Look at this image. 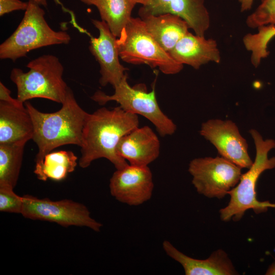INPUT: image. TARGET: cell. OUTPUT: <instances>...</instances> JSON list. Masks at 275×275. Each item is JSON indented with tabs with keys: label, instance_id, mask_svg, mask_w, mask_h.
<instances>
[{
	"label": "cell",
	"instance_id": "6da1fadb",
	"mask_svg": "<svg viewBox=\"0 0 275 275\" xmlns=\"http://www.w3.org/2000/svg\"><path fill=\"white\" fill-rule=\"evenodd\" d=\"M139 125L138 115L119 105L112 109L103 107L88 113L82 131L79 166L88 168L94 160L101 158L108 160L116 169L128 165L117 153V146L123 136Z\"/></svg>",
	"mask_w": 275,
	"mask_h": 275
},
{
	"label": "cell",
	"instance_id": "7a4b0ae2",
	"mask_svg": "<svg viewBox=\"0 0 275 275\" xmlns=\"http://www.w3.org/2000/svg\"><path fill=\"white\" fill-rule=\"evenodd\" d=\"M34 125L33 140L38 147L36 161L54 149L66 145L80 147L82 128L88 114L78 104L69 87L61 108L53 113H44L30 102H24Z\"/></svg>",
	"mask_w": 275,
	"mask_h": 275
},
{
	"label": "cell",
	"instance_id": "3957f363",
	"mask_svg": "<svg viewBox=\"0 0 275 275\" xmlns=\"http://www.w3.org/2000/svg\"><path fill=\"white\" fill-rule=\"evenodd\" d=\"M255 145L256 157L249 170L242 174L238 183L228 194L230 199L228 205L219 210L221 219L224 222L241 219L246 210L253 209L257 214L265 212L268 208H275V204L259 201L257 198L256 185L261 174L275 168V157L269 158L268 153L275 148V141L264 140L256 130L249 131Z\"/></svg>",
	"mask_w": 275,
	"mask_h": 275
},
{
	"label": "cell",
	"instance_id": "277c9868",
	"mask_svg": "<svg viewBox=\"0 0 275 275\" xmlns=\"http://www.w3.org/2000/svg\"><path fill=\"white\" fill-rule=\"evenodd\" d=\"M29 70L18 68L11 71L10 78L17 87V99L24 103L30 99L41 98L62 103L69 87L64 80V67L52 54H43L29 62Z\"/></svg>",
	"mask_w": 275,
	"mask_h": 275
},
{
	"label": "cell",
	"instance_id": "5b68a950",
	"mask_svg": "<svg viewBox=\"0 0 275 275\" xmlns=\"http://www.w3.org/2000/svg\"><path fill=\"white\" fill-rule=\"evenodd\" d=\"M45 14L40 4L34 0L28 1V7L17 29L0 45L1 60L15 62L34 49L70 42V35L66 31L52 29L45 19Z\"/></svg>",
	"mask_w": 275,
	"mask_h": 275
},
{
	"label": "cell",
	"instance_id": "8992f818",
	"mask_svg": "<svg viewBox=\"0 0 275 275\" xmlns=\"http://www.w3.org/2000/svg\"><path fill=\"white\" fill-rule=\"evenodd\" d=\"M120 58L128 64H146L165 74L180 72L183 65L175 61L154 40L140 18L132 17L117 39Z\"/></svg>",
	"mask_w": 275,
	"mask_h": 275
},
{
	"label": "cell",
	"instance_id": "52a82bcc",
	"mask_svg": "<svg viewBox=\"0 0 275 275\" xmlns=\"http://www.w3.org/2000/svg\"><path fill=\"white\" fill-rule=\"evenodd\" d=\"M114 88L115 92L113 95H108L98 90L91 98L101 105L109 101H115L124 110L142 115L155 126L160 136H165L174 133L176 125L159 107L154 86L149 92L145 86L140 85L131 87L127 82L126 74Z\"/></svg>",
	"mask_w": 275,
	"mask_h": 275
},
{
	"label": "cell",
	"instance_id": "ba28073f",
	"mask_svg": "<svg viewBox=\"0 0 275 275\" xmlns=\"http://www.w3.org/2000/svg\"><path fill=\"white\" fill-rule=\"evenodd\" d=\"M22 198L23 205L21 214L25 218L53 222L65 227H86L97 232L103 226L91 217L85 205L73 200L52 201L29 195L23 196Z\"/></svg>",
	"mask_w": 275,
	"mask_h": 275
},
{
	"label": "cell",
	"instance_id": "9c48e42d",
	"mask_svg": "<svg viewBox=\"0 0 275 275\" xmlns=\"http://www.w3.org/2000/svg\"><path fill=\"white\" fill-rule=\"evenodd\" d=\"M241 169L223 157H206L190 161L188 172L199 194L222 199L238 183Z\"/></svg>",
	"mask_w": 275,
	"mask_h": 275
},
{
	"label": "cell",
	"instance_id": "30bf717a",
	"mask_svg": "<svg viewBox=\"0 0 275 275\" xmlns=\"http://www.w3.org/2000/svg\"><path fill=\"white\" fill-rule=\"evenodd\" d=\"M200 133L215 146L222 157L241 168L249 169L252 165L247 142L232 121L208 120L202 124Z\"/></svg>",
	"mask_w": 275,
	"mask_h": 275
},
{
	"label": "cell",
	"instance_id": "8fae6325",
	"mask_svg": "<svg viewBox=\"0 0 275 275\" xmlns=\"http://www.w3.org/2000/svg\"><path fill=\"white\" fill-rule=\"evenodd\" d=\"M111 195L119 202L129 206H138L152 197L154 183L148 167L128 164L116 169L109 180Z\"/></svg>",
	"mask_w": 275,
	"mask_h": 275
},
{
	"label": "cell",
	"instance_id": "7c38bea8",
	"mask_svg": "<svg viewBox=\"0 0 275 275\" xmlns=\"http://www.w3.org/2000/svg\"><path fill=\"white\" fill-rule=\"evenodd\" d=\"M91 21L99 32L98 37L91 38L89 49L100 66L99 84L102 87L110 84L114 88L126 75L127 70L119 61L117 37L105 22L94 19Z\"/></svg>",
	"mask_w": 275,
	"mask_h": 275
},
{
	"label": "cell",
	"instance_id": "4fadbf2b",
	"mask_svg": "<svg viewBox=\"0 0 275 275\" xmlns=\"http://www.w3.org/2000/svg\"><path fill=\"white\" fill-rule=\"evenodd\" d=\"M140 11L157 15H176L184 19L195 34L205 36L210 25L209 13L204 0H152L150 5Z\"/></svg>",
	"mask_w": 275,
	"mask_h": 275
},
{
	"label": "cell",
	"instance_id": "5bb4252c",
	"mask_svg": "<svg viewBox=\"0 0 275 275\" xmlns=\"http://www.w3.org/2000/svg\"><path fill=\"white\" fill-rule=\"evenodd\" d=\"M116 151L129 164L148 166L159 155L160 141L150 127H138L121 139Z\"/></svg>",
	"mask_w": 275,
	"mask_h": 275
},
{
	"label": "cell",
	"instance_id": "9a60e30c",
	"mask_svg": "<svg viewBox=\"0 0 275 275\" xmlns=\"http://www.w3.org/2000/svg\"><path fill=\"white\" fill-rule=\"evenodd\" d=\"M178 63L198 69L209 62L218 64L221 57L216 41L205 36L193 34L189 31L169 53Z\"/></svg>",
	"mask_w": 275,
	"mask_h": 275
},
{
	"label": "cell",
	"instance_id": "2e32d148",
	"mask_svg": "<svg viewBox=\"0 0 275 275\" xmlns=\"http://www.w3.org/2000/svg\"><path fill=\"white\" fill-rule=\"evenodd\" d=\"M166 254L179 263L186 275H233L238 274L228 254L223 250L213 252L206 259L189 257L176 249L170 241L162 244Z\"/></svg>",
	"mask_w": 275,
	"mask_h": 275
},
{
	"label": "cell",
	"instance_id": "e0dca14e",
	"mask_svg": "<svg viewBox=\"0 0 275 275\" xmlns=\"http://www.w3.org/2000/svg\"><path fill=\"white\" fill-rule=\"evenodd\" d=\"M34 125L25 105L0 101V144L33 139Z\"/></svg>",
	"mask_w": 275,
	"mask_h": 275
},
{
	"label": "cell",
	"instance_id": "ac0fdd59",
	"mask_svg": "<svg viewBox=\"0 0 275 275\" xmlns=\"http://www.w3.org/2000/svg\"><path fill=\"white\" fill-rule=\"evenodd\" d=\"M139 15L149 34L168 53L189 29L187 23L176 15H155L139 10Z\"/></svg>",
	"mask_w": 275,
	"mask_h": 275
},
{
	"label": "cell",
	"instance_id": "d6986e66",
	"mask_svg": "<svg viewBox=\"0 0 275 275\" xmlns=\"http://www.w3.org/2000/svg\"><path fill=\"white\" fill-rule=\"evenodd\" d=\"M77 156L71 151H51L36 161L34 172L39 180L61 181L73 172L77 164Z\"/></svg>",
	"mask_w": 275,
	"mask_h": 275
},
{
	"label": "cell",
	"instance_id": "ffe728a7",
	"mask_svg": "<svg viewBox=\"0 0 275 275\" xmlns=\"http://www.w3.org/2000/svg\"><path fill=\"white\" fill-rule=\"evenodd\" d=\"M81 3L95 6L101 20L105 22L112 33L117 38L131 18L136 4L133 0H79Z\"/></svg>",
	"mask_w": 275,
	"mask_h": 275
},
{
	"label": "cell",
	"instance_id": "44dd1931",
	"mask_svg": "<svg viewBox=\"0 0 275 275\" xmlns=\"http://www.w3.org/2000/svg\"><path fill=\"white\" fill-rule=\"evenodd\" d=\"M26 142L0 144V185L14 188L19 176Z\"/></svg>",
	"mask_w": 275,
	"mask_h": 275
},
{
	"label": "cell",
	"instance_id": "7402d4cb",
	"mask_svg": "<svg viewBox=\"0 0 275 275\" xmlns=\"http://www.w3.org/2000/svg\"><path fill=\"white\" fill-rule=\"evenodd\" d=\"M257 29V33L247 34L243 38L245 48L251 52V63L256 68L269 55L267 47L275 36V24L263 25Z\"/></svg>",
	"mask_w": 275,
	"mask_h": 275
},
{
	"label": "cell",
	"instance_id": "603a6c76",
	"mask_svg": "<svg viewBox=\"0 0 275 275\" xmlns=\"http://www.w3.org/2000/svg\"><path fill=\"white\" fill-rule=\"evenodd\" d=\"M245 22L251 29L275 24V0H260V4L247 17Z\"/></svg>",
	"mask_w": 275,
	"mask_h": 275
},
{
	"label": "cell",
	"instance_id": "cb8c5ba5",
	"mask_svg": "<svg viewBox=\"0 0 275 275\" xmlns=\"http://www.w3.org/2000/svg\"><path fill=\"white\" fill-rule=\"evenodd\" d=\"M23 205L22 196L15 194L14 188L8 185H0V211L21 214Z\"/></svg>",
	"mask_w": 275,
	"mask_h": 275
},
{
	"label": "cell",
	"instance_id": "d4e9b609",
	"mask_svg": "<svg viewBox=\"0 0 275 275\" xmlns=\"http://www.w3.org/2000/svg\"><path fill=\"white\" fill-rule=\"evenodd\" d=\"M28 7V2L20 0H0V16L15 11H25Z\"/></svg>",
	"mask_w": 275,
	"mask_h": 275
},
{
	"label": "cell",
	"instance_id": "484cf974",
	"mask_svg": "<svg viewBox=\"0 0 275 275\" xmlns=\"http://www.w3.org/2000/svg\"><path fill=\"white\" fill-rule=\"evenodd\" d=\"M0 101L16 105H23L24 103L11 96V91L1 81L0 82Z\"/></svg>",
	"mask_w": 275,
	"mask_h": 275
},
{
	"label": "cell",
	"instance_id": "4316f807",
	"mask_svg": "<svg viewBox=\"0 0 275 275\" xmlns=\"http://www.w3.org/2000/svg\"><path fill=\"white\" fill-rule=\"evenodd\" d=\"M240 5V11L246 12L251 9L254 0H237Z\"/></svg>",
	"mask_w": 275,
	"mask_h": 275
},
{
	"label": "cell",
	"instance_id": "83f0119b",
	"mask_svg": "<svg viewBox=\"0 0 275 275\" xmlns=\"http://www.w3.org/2000/svg\"><path fill=\"white\" fill-rule=\"evenodd\" d=\"M136 4H140L143 7H147L150 5L152 0H133Z\"/></svg>",
	"mask_w": 275,
	"mask_h": 275
},
{
	"label": "cell",
	"instance_id": "f1b7e54d",
	"mask_svg": "<svg viewBox=\"0 0 275 275\" xmlns=\"http://www.w3.org/2000/svg\"><path fill=\"white\" fill-rule=\"evenodd\" d=\"M265 274L267 275H275V262L269 266Z\"/></svg>",
	"mask_w": 275,
	"mask_h": 275
},
{
	"label": "cell",
	"instance_id": "f546056e",
	"mask_svg": "<svg viewBox=\"0 0 275 275\" xmlns=\"http://www.w3.org/2000/svg\"><path fill=\"white\" fill-rule=\"evenodd\" d=\"M40 5H43L44 7L47 6L46 0H34ZM57 4H61L60 0H53Z\"/></svg>",
	"mask_w": 275,
	"mask_h": 275
}]
</instances>
